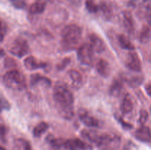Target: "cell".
<instances>
[{
    "label": "cell",
    "instance_id": "6da1fadb",
    "mask_svg": "<svg viewBox=\"0 0 151 150\" xmlns=\"http://www.w3.org/2000/svg\"><path fill=\"white\" fill-rule=\"evenodd\" d=\"M53 99L59 114L65 119H71L74 116V96L63 82H58L53 90Z\"/></svg>",
    "mask_w": 151,
    "mask_h": 150
},
{
    "label": "cell",
    "instance_id": "7a4b0ae2",
    "mask_svg": "<svg viewBox=\"0 0 151 150\" xmlns=\"http://www.w3.org/2000/svg\"><path fill=\"white\" fill-rule=\"evenodd\" d=\"M3 83L13 91H22L26 88V79L23 74L16 70H11L3 76Z\"/></svg>",
    "mask_w": 151,
    "mask_h": 150
},
{
    "label": "cell",
    "instance_id": "3957f363",
    "mask_svg": "<svg viewBox=\"0 0 151 150\" xmlns=\"http://www.w3.org/2000/svg\"><path fill=\"white\" fill-rule=\"evenodd\" d=\"M95 144L100 150H117L121 145V138L114 133L100 134Z\"/></svg>",
    "mask_w": 151,
    "mask_h": 150
},
{
    "label": "cell",
    "instance_id": "277c9868",
    "mask_svg": "<svg viewBox=\"0 0 151 150\" xmlns=\"http://www.w3.org/2000/svg\"><path fill=\"white\" fill-rule=\"evenodd\" d=\"M81 28L76 24L66 26L61 32L62 41L65 46L70 49L77 45L81 37Z\"/></svg>",
    "mask_w": 151,
    "mask_h": 150
},
{
    "label": "cell",
    "instance_id": "5b68a950",
    "mask_svg": "<svg viewBox=\"0 0 151 150\" xmlns=\"http://www.w3.org/2000/svg\"><path fill=\"white\" fill-rule=\"evenodd\" d=\"M8 50L13 55L18 57H22L29 53V46L26 40L19 38L13 40L10 43L8 46Z\"/></svg>",
    "mask_w": 151,
    "mask_h": 150
},
{
    "label": "cell",
    "instance_id": "8992f818",
    "mask_svg": "<svg viewBox=\"0 0 151 150\" xmlns=\"http://www.w3.org/2000/svg\"><path fill=\"white\" fill-rule=\"evenodd\" d=\"M93 52L88 44H83L78 51V58L80 63L84 66H90L93 62Z\"/></svg>",
    "mask_w": 151,
    "mask_h": 150
},
{
    "label": "cell",
    "instance_id": "52a82bcc",
    "mask_svg": "<svg viewBox=\"0 0 151 150\" xmlns=\"http://www.w3.org/2000/svg\"><path fill=\"white\" fill-rule=\"evenodd\" d=\"M78 116L81 121L88 127H100L103 124L101 121L93 116L89 112L83 109L79 110Z\"/></svg>",
    "mask_w": 151,
    "mask_h": 150
},
{
    "label": "cell",
    "instance_id": "ba28073f",
    "mask_svg": "<svg viewBox=\"0 0 151 150\" xmlns=\"http://www.w3.org/2000/svg\"><path fill=\"white\" fill-rule=\"evenodd\" d=\"M125 66L134 72H140L142 64L138 54L135 51H130L125 59Z\"/></svg>",
    "mask_w": 151,
    "mask_h": 150
},
{
    "label": "cell",
    "instance_id": "9c48e42d",
    "mask_svg": "<svg viewBox=\"0 0 151 150\" xmlns=\"http://www.w3.org/2000/svg\"><path fill=\"white\" fill-rule=\"evenodd\" d=\"M63 146L68 150H91V146L78 138L68 139L64 141Z\"/></svg>",
    "mask_w": 151,
    "mask_h": 150
},
{
    "label": "cell",
    "instance_id": "30bf717a",
    "mask_svg": "<svg viewBox=\"0 0 151 150\" xmlns=\"http://www.w3.org/2000/svg\"><path fill=\"white\" fill-rule=\"evenodd\" d=\"M90 46L93 51L98 54H101L106 50V44L101 38L96 34H91L89 37Z\"/></svg>",
    "mask_w": 151,
    "mask_h": 150
},
{
    "label": "cell",
    "instance_id": "8fae6325",
    "mask_svg": "<svg viewBox=\"0 0 151 150\" xmlns=\"http://www.w3.org/2000/svg\"><path fill=\"white\" fill-rule=\"evenodd\" d=\"M67 76L69 78L72 88L75 89H79L81 88L83 85V77L79 71L75 69H71L68 71Z\"/></svg>",
    "mask_w": 151,
    "mask_h": 150
},
{
    "label": "cell",
    "instance_id": "7c38bea8",
    "mask_svg": "<svg viewBox=\"0 0 151 150\" xmlns=\"http://www.w3.org/2000/svg\"><path fill=\"white\" fill-rule=\"evenodd\" d=\"M24 65L27 70L32 71L37 69H44L47 64L44 62L38 60L35 57L29 56L27 57L24 61Z\"/></svg>",
    "mask_w": 151,
    "mask_h": 150
},
{
    "label": "cell",
    "instance_id": "4fadbf2b",
    "mask_svg": "<svg viewBox=\"0 0 151 150\" xmlns=\"http://www.w3.org/2000/svg\"><path fill=\"white\" fill-rule=\"evenodd\" d=\"M134 136L138 141L144 143H150V128L145 125H142L135 132Z\"/></svg>",
    "mask_w": 151,
    "mask_h": 150
},
{
    "label": "cell",
    "instance_id": "5bb4252c",
    "mask_svg": "<svg viewBox=\"0 0 151 150\" xmlns=\"http://www.w3.org/2000/svg\"><path fill=\"white\" fill-rule=\"evenodd\" d=\"M122 25L125 27V30L129 33L134 32V21L131 13L128 11H124L122 16Z\"/></svg>",
    "mask_w": 151,
    "mask_h": 150
},
{
    "label": "cell",
    "instance_id": "9a60e30c",
    "mask_svg": "<svg viewBox=\"0 0 151 150\" xmlns=\"http://www.w3.org/2000/svg\"><path fill=\"white\" fill-rule=\"evenodd\" d=\"M96 70L103 77H108L111 74L110 65L109 62L103 59H101L97 62L96 65Z\"/></svg>",
    "mask_w": 151,
    "mask_h": 150
},
{
    "label": "cell",
    "instance_id": "2e32d148",
    "mask_svg": "<svg viewBox=\"0 0 151 150\" xmlns=\"http://www.w3.org/2000/svg\"><path fill=\"white\" fill-rule=\"evenodd\" d=\"M45 85L46 87H50L51 85V80L47 77L41 76L39 74H34L30 76V85L32 87L38 85Z\"/></svg>",
    "mask_w": 151,
    "mask_h": 150
},
{
    "label": "cell",
    "instance_id": "e0dca14e",
    "mask_svg": "<svg viewBox=\"0 0 151 150\" xmlns=\"http://www.w3.org/2000/svg\"><path fill=\"white\" fill-rule=\"evenodd\" d=\"M134 107V100H133L132 96L129 94H126L125 96L124 97L123 100H122V104H121V111L123 114H128L131 112H132Z\"/></svg>",
    "mask_w": 151,
    "mask_h": 150
},
{
    "label": "cell",
    "instance_id": "ac0fdd59",
    "mask_svg": "<svg viewBox=\"0 0 151 150\" xmlns=\"http://www.w3.org/2000/svg\"><path fill=\"white\" fill-rule=\"evenodd\" d=\"M122 90V80L120 79H114L111 85L109 94L114 97H116L120 94Z\"/></svg>",
    "mask_w": 151,
    "mask_h": 150
},
{
    "label": "cell",
    "instance_id": "d6986e66",
    "mask_svg": "<svg viewBox=\"0 0 151 150\" xmlns=\"http://www.w3.org/2000/svg\"><path fill=\"white\" fill-rule=\"evenodd\" d=\"M99 135L100 133H98L97 131L92 130V129H83L81 132V135L83 138L90 142L94 143V144H95V142L97 141Z\"/></svg>",
    "mask_w": 151,
    "mask_h": 150
},
{
    "label": "cell",
    "instance_id": "ffe728a7",
    "mask_svg": "<svg viewBox=\"0 0 151 150\" xmlns=\"http://www.w3.org/2000/svg\"><path fill=\"white\" fill-rule=\"evenodd\" d=\"M118 41H119V45L122 49L126 50H129V51H133L135 49L134 44L131 43V41L128 39V37L125 35H120L118 38Z\"/></svg>",
    "mask_w": 151,
    "mask_h": 150
},
{
    "label": "cell",
    "instance_id": "44dd1931",
    "mask_svg": "<svg viewBox=\"0 0 151 150\" xmlns=\"http://www.w3.org/2000/svg\"><path fill=\"white\" fill-rule=\"evenodd\" d=\"M125 80L128 82L130 86L136 88L142 83L143 77L140 75H131L130 76H125Z\"/></svg>",
    "mask_w": 151,
    "mask_h": 150
},
{
    "label": "cell",
    "instance_id": "7402d4cb",
    "mask_svg": "<svg viewBox=\"0 0 151 150\" xmlns=\"http://www.w3.org/2000/svg\"><path fill=\"white\" fill-rule=\"evenodd\" d=\"M48 128L49 125L47 122L41 121L34 127L33 131H32V134H33V135L35 137L38 138V137L41 136L48 129Z\"/></svg>",
    "mask_w": 151,
    "mask_h": 150
},
{
    "label": "cell",
    "instance_id": "603a6c76",
    "mask_svg": "<svg viewBox=\"0 0 151 150\" xmlns=\"http://www.w3.org/2000/svg\"><path fill=\"white\" fill-rule=\"evenodd\" d=\"M45 7V3L41 1H38L31 4V6L29 7V12L32 14H41L44 11Z\"/></svg>",
    "mask_w": 151,
    "mask_h": 150
},
{
    "label": "cell",
    "instance_id": "cb8c5ba5",
    "mask_svg": "<svg viewBox=\"0 0 151 150\" xmlns=\"http://www.w3.org/2000/svg\"><path fill=\"white\" fill-rule=\"evenodd\" d=\"M16 150H32L30 144L27 141L19 138L15 141Z\"/></svg>",
    "mask_w": 151,
    "mask_h": 150
},
{
    "label": "cell",
    "instance_id": "d4e9b609",
    "mask_svg": "<svg viewBox=\"0 0 151 150\" xmlns=\"http://www.w3.org/2000/svg\"><path fill=\"white\" fill-rule=\"evenodd\" d=\"M150 39V29L148 26H144L141 30L139 35V40L143 44L149 42Z\"/></svg>",
    "mask_w": 151,
    "mask_h": 150
},
{
    "label": "cell",
    "instance_id": "484cf974",
    "mask_svg": "<svg viewBox=\"0 0 151 150\" xmlns=\"http://www.w3.org/2000/svg\"><path fill=\"white\" fill-rule=\"evenodd\" d=\"M47 140L49 144L55 148H60L64 145L65 141H63L61 138H55L53 135H49Z\"/></svg>",
    "mask_w": 151,
    "mask_h": 150
},
{
    "label": "cell",
    "instance_id": "4316f807",
    "mask_svg": "<svg viewBox=\"0 0 151 150\" xmlns=\"http://www.w3.org/2000/svg\"><path fill=\"white\" fill-rule=\"evenodd\" d=\"M85 4L86 8L89 13H95L99 10V6L96 3L95 0H86Z\"/></svg>",
    "mask_w": 151,
    "mask_h": 150
},
{
    "label": "cell",
    "instance_id": "83f0119b",
    "mask_svg": "<svg viewBox=\"0 0 151 150\" xmlns=\"http://www.w3.org/2000/svg\"><path fill=\"white\" fill-rule=\"evenodd\" d=\"M100 8H101L102 11H103V15L106 17L110 18L111 16V10L110 8V6L106 2H102L101 5H100Z\"/></svg>",
    "mask_w": 151,
    "mask_h": 150
},
{
    "label": "cell",
    "instance_id": "f1b7e54d",
    "mask_svg": "<svg viewBox=\"0 0 151 150\" xmlns=\"http://www.w3.org/2000/svg\"><path fill=\"white\" fill-rule=\"evenodd\" d=\"M12 5L16 9H24L26 7L24 0H9Z\"/></svg>",
    "mask_w": 151,
    "mask_h": 150
},
{
    "label": "cell",
    "instance_id": "f546056e",
    "mask_svg": "<svg viewBox=\"0 0 151 150\" xmlns=\"http://www.w3.org/2000/svg\"><path fill=\"white\" fill-rule=\"evenodd\" d=\"M149 118V114L147 112V110H142L140 112V116L139 119V123L141 125H144L147 122V121L148 120Z\"/></svg>",
    "mask_w": 151,
    "mask_h": 150
},
{
    "label": "cell",
    "instance_id": "4dcf8cb0",
    "mask_svg": "<svg viewBox=\"0 0 151 150\" xmlns=\"http://www.w3.org/2000/svg\"><path fill=\"white\" fill-rule=\"evenodd\" d=\"M69 63H70V58H68L67 57V58L63 59L60 63H59L58 64L57 69H58V70H62V69H65V68L69 64Z\"/></svg>",
    "mask_w": 151,
    "mask_h": 150
},
{
    "label": "cell",
    "instance_id": "1f68e13d",
    "mask_svg": "<svg viewBox=\"0 0 151 150\" xmlns=\"http://www.w3.org/2000/svg\"><path fill=\"white\" fill-rule=\"evenodd\" d=\"M118 120H119V121L120 122L121 124L122 125V126H123L124 128H125V129H131V128H132V126H133L132 125L130 124H128V123H127V122L125 121H124L122 118H119Z\"/></svg>",
    "mask_w": 151,
    "mask_h": 150
},
{
    "label": "cell",
    "instance_id": "d6a6232c",
    "mask_svg": "<svg viewBox=\"0 0 151 150\" xmlns=\"http://www.w3.org/2000/svg\"><path fill=\"white\" fill-rule=\"evenodd\" d=\"M67 1L75 7H79L82 3V0H67Z\"/></svg>",
    "mask_w": 151,
    "mask_h": 150
},
{
    "label": "cell",
    "instance_id": "836d02e7",
    "mask_svg": "<svg viewBox=\"0 0 151 150\" xmlns=\"http://www.w3.org/2000/svg\"><path fill=\"white\" fill-rule=\"evenodd\" d=\"M6 126L0 120V135H4L6 133Z\"/></svg>",
    "mask_w": 151,
    "mask_h": 150
},
{
    "label": "cell",
    "instance_id": "e575fe53",
    "mask_svg": "<svg viewBox=\"0 0 151 150\" xmlns=\"http://www.w3.org/2000/svg\"><path fill=\"white\" fill-rule=\"evenodd\" d=\"M145 90H146V91H147V94H148L149 96H150V93H151V85H150V82H149V83L147 84V85H146Z\"/></svg>",
    "mask_w": 151,
    "mask_h": 150
},
{
    "label": "cell",
    "instance_id": "d590c367",
    "mask_svg": "<svg viewBox=\"0 0 151 150\" xmlns=\"http://www.w3.org/2000/svg\"><path fill=\"white\" fill-rule=\"evenodd\" d=\"M4 54V51H3L2 49H1V48H0V57H1V56H3Z\"/></svg>",
    "mask_w": 151,
    "mask_h": 150
},
{
    "label": "cell",
    "instance_id": "8d00e7d4",
    "mask_svg": "<svg viewBox=\"0 0 151 150\" xmlns=\"http://www.w3.org/2000/svg\"><path fill=\"white\" fill-rule=\"evenodd\" d=\"M3 38H4V35H3L2 33H1V32H0V42L3 41Z\"/></svg>",
    "mask_w": 151,
    "mask_h": 150
},
{
    "label": "cell",
    "instance_id": "74e56055",
    "mask_svg": "<svg viewBox=\"0 0 151 150\" xmlns=\"http://www.w3.org/2000/svg\"><path fill=\"white\" fill-rule=\"evenodd\" d=\"M0 150H6V149L4 148H3L2 146H0Z\"/></svg>",
    "mask_w": 151,
    "mask_h": 150
},
{
    "label": "cell",
    "instance_id": "f35d334b",
    "mask_svg": "<svg viewBox=\"0 0 151 150\" xmlns=\"http://www.w3.org/2000/svg\"><path fill=\"white\" fill-rule=\"evenodd\" d=\"M0 112H1V107H0Z\"/></svg>",
    "mask_w": 151,
    "mask_h": 150
},
{
    "label": "cell",
    "instance_id": "ab89813d",
    "mask_svg": "<svg viewBox=\"0 0 151 150\" xmlns=\"http://www.w3.org/2000/svg\"><path fill=\"white\" fill-rule=\"evenodd\" d=\"M38 1H41V0H38Z\"/></svg>",
    "mask_w": 151,
    "mask_h": 150
}]
</instances>
